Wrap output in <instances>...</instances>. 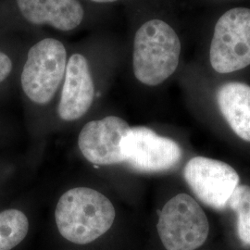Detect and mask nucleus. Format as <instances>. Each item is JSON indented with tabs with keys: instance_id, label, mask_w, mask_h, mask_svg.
<instances>
[{
	"instance_id": "obj_1",
	"label": "nucleus",
	"mask_w": 250,
	"mask_h": 250,
	"mask_svg": "<svg viewBox=\"0 0 250 250\" xmlns=\"http://www.w3.org/2000/svg\"><path fill=\"white\" fill-rule=\"evenodd\" d=\"M116 211L110 200L99 191L75 188L60 198L55 220L63 237L77 245L97 240L111 228Z\"/></svg>"
},
{
	"instance_id": "obj_2",
	"label": "nucleus",
	"mask_w": 250,
	"mask_h": 250,
	"mask_svg": "<svg viewBox=\"0 0 250 250\" xmlns=\"http://www.w3.org/2000/svg\"><path fill=\"white\" fill-rule=\"evenodd\" d=\"M182 45L174 29L160 19L145 21L134 34L133 71L137 80L156 86L177 70Z\"/></svg>"
},
{
	"instance_id": "obj_3",
	"label": "nucleus",
	"mask_w": 250,
	"mask_h": 250,
	"mask_svg": "<svg viewBox=\"0 0 250 250\" xmlns=\"http://www.w3.org/2000/svg\"><path fill=\"white\" fill-rule=\"evenodd\" d=\"M86 14L83 0H0V36L43 27L71 33L85 22Z\"/></svg>"
},
{
	"instance_id": "obj_4",
	"label": "nucleus",
	"mask_w": 250,
	"mask_h": 250,
	"mask_svg": "<svg viewBox=\"0 0 250 250\" xmlns=\"http://www.w3.org/2000/svg\"><path fill=\"white\" fill-rule=\"evenodd\" d=\"M21 72L24 95L36 105L50 103L62 84L70 51L62 40L44 37L25 52Z\"/></svg>"
},
{
	"instance_id": "obj_5",
	"label": "nucleus",
	"mask_w": 250,
	"mask_h": 250,
	"mask_svg": "<svg viewBox=\"0 0 250 250\" xmlns=\"http://www.w3.org/2000/svg\"><path fill=\"white\" fill-rule=\"evenodd\" d=\"M157 228L166 250H196L207 240L209 224L193 197L179 194L163 207Z\"/></svg>"
},
{
	"instance_id": "obj_6",
	"label": "nucleus",
	"mask_w": 250,
	"mask_h": 250,
	"mask_svg": "<svg viewBox=\"0 0 250 250\" xmlns=\"http://www.w3.org/2000/svg\"><path fill=\"white\" fill-rule=\"evenodd\" d=\"M210 64L219 73H231L250 65V9L225 12L215 25Z\"/></svg>"
},
{
	"instance_id": "obj_7",
	"label": "nucleus",
	"mask_w": 250,
	"mask_h": 250,
	"mask_svg": "<svg viewBox=\"0 0 250 250\" xmlns=\"http://www.w3.org/2000/svg\"><path fill=\"white\" fill-rule=\"evenodd\" d=\"M184 176L196 197L217 210H223L239 184V175L229 164L204 157L188 161Z\"/></svg>"
},
{
	"instance_id": "obj_8",
	"label": "nucleus",
	"mask_w": 250,
	"mask_h": 250,
	"mask_svg": "<svg viewBox=\"0 0 250 250\" xmlns=\"http://www.w3.org/2000/svg\"><path fill=\"white\" fill-rule=\"evenodd\" d=\"M125 162L141 172H161L174 168L182 149L174 140L146 127H132L125 138Z\"/></svg>"
},
{
	"instance_id": "obj_9",
	"label": "nucleus",
	"mask_w": 250,
	"mask_h": 250,
	"mask_svg": "<svg viewBox=\"0 0 250 250\" xmlns=\"http://www.w3.org/2000/svg\"><path fill=\"white\" fill-rule=\"evenodd\" d=\"M96 97L88 47L70 52L58 114L65 122H73L84 116L92 107Z\"/></svg>"
},
{
	"instance_id": "obj_10",
	"label": "nucleus",
	"mask_w": 250,
	"mask_h": 250,
	"mask_svg": "<svg viewBox=\"0 0 250 250\" xmlns=\"http://www.w3.org/2000/svg\"><path fill=\"white\" fill-rule=\"evenodd\" d=\"M131 127L124 119L107 116L84 125L78 137L83 157L98 166L125 162V138Z\"/></svg>"
},
{
	"instance_id": "obj_11",
	"label": "nucleus",
	"mask_w": 250,
	"mask_h": 250,
	"mask_svg": "<svg viewBox=\"0 0 250 250\" xmlns=\"http://www.w3.org/2000/svg\"><path fill=\"white\" fill-rule=\"evenodd\" d=\"M220 110L240 138L250 142V86L238 82L227 83L217 92Z\"/></svg>"
},
{
	"instance_id": "obj_12",
	"label": "nucleus",
	"mask_w": 250,
	"mask_h": 250,
	"mask_svg": "<svg viewBox=\"0 0 250 250\" xmlns=\"http://www.w3.org/2000/svg\"><path fill=\"white\" fill-rule=\"evenodd\" d=\"M29 222L26 215L19 209L0 212V250H11L26 237Z\"/></svg>"
},
{
	"instance_id": "obj_13",
	"label": "nucleus",
	"mask_w": 250,
	"mask_h": 250,
	"mask_svg": "<svg viewBox=\"0 0 250 250\" xmlns=\"http://www.w3.org/2000/svg\"><path fill=\"white\" fill-rule=\"evenodd\" d=\"M227 207L237 215V232L242 243L250 246V187L237 186Z\"/></svg>"
},
{
	"instance_id": "obj_14",
	"label": "nucleus",
	"mask_w": 250,
	"mask_h": 250,
	"mask_svg": "<svg viewBox=\"0 0 250 250\" xmlns=\"http://www.w3.org/2000/svg\"><path fill=\"white\" fill-rule=\"evenodd\" d=\"M0 36V83L8 80L15 68L16 57L22 53L18 45Z\"/></svg>"
},
{
	"instance_id": "obj_15",
	"label": "nucleus",
	"mask_w": 250,
	"mask_h": 250,
	"mask_svg": "<svg viewBox=\"0 0 250 250\" xmlns=\"http://www.w3.org/2000/svg\"><path fill=\"white\" fill-rule=\"evenodd\" d=\"M83 1H87L94 5H100V6H106V5H111V4H115L117 2L121 1V0H83Z\"/></svg>"
}]
</instances>
